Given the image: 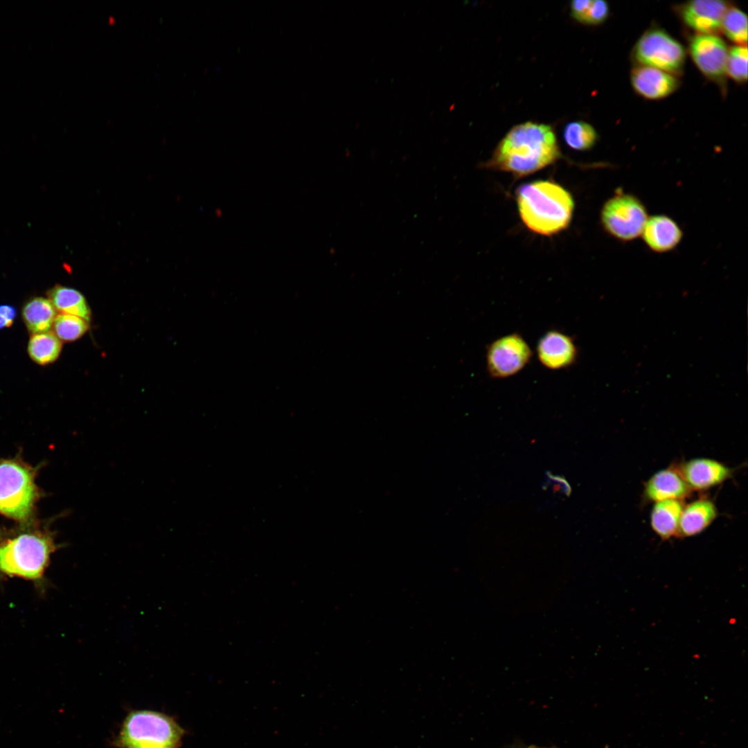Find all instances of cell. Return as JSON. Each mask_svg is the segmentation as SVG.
Here are the masks:
<instances>
[{
  "instance_id": "7a4b0ae2",
  "label": "cell",
  "mask_w": 748,
  "mask_h": 748,
  "mask_svg": "<svg viewBox=\"0 0 748 748\" xmlns=\"http://www.w3.org/2000/svg\"><path fill=\"white\" fill-rule=\"evenodd\" d=\"M520 217L531 231L551 235L570 223L573 201L570 193L550 181H536L521 186L517 191Z\"/></svg>"
},
{
  "instance_id": "8fae6325",
  "label": "cell",
  "mask_w": 748,
  "mask_h": 748,
  "mask_svg": "<svg viewBox=\"0 0 748 748\" xmlns=\"http://www.w3.org/2000/svg\"><path fill=\"white\" fill-rule=\"evenodd\" d=\"M729 8L724 1L696 0L683 4L679 13L691 28L701 34L713 35L721 30L723 17Z\"/></svg>"
},
{
  "instance_id": "7c38bea8",
  "label": "cell",
  "mask_w": 748,
  "mask_h": 748,
  "mask_svg": "<svg viewBox=\"0 0 748 748\" xmlns=\"http://www.w3.org/2000/svg\"><path fill=\"white\" fill-rule=\"evenodd\" d=\"M537 353L544 366L557 370L573 364L577 358L578 350L570 336L553 330L546 332L539 339Z\"/></svg>"
},
{
  "instance_id": "9c48e42d",
  "label": "cell",
  "mask_w": 748,
  "mask_h": 748,
  "mask_svg": "<svg viewBox=\"0 0 748 748\" xmlns=\"http://www.w3.org/2000/svg\"><path fill=\"white\" fill-rule=\"evenodd\" d=\"M693 491H704L731 479L734 470L716 459L699 457L675 465Z\"/></svg>"
},
{
  "instance_id": "ac0fdd59",
  "label": "cell",
  "mask_w": 748,
  "mask_h": 748,
  "mask_svg": "<svg viewBox=\"0 0 748 748\" xmlns=\"http://www.w3.org/2000/svg\"><path fill=\"white\" fill-rule=\"evenodd\" d=\"M56 310L48 300L42 296L27 301L22 308V319L32 335L50 331L55 319Z\"/></svg>"
},
{
  "instance_id": "52a82bcc",
  "label": "cell",
  "mask_w": 748,
  "mask_h": 748,
  "mask_svg": "<svg viewBox=\"0 0 748 748\" xmlns=\"http://www.w3.org/2000/svg\"><path fill=\"white\" fill-rule=\"evenodd\" d=\"M633 55L643 66L658 69L668 73H679L684 66L686 53L677 40L661 29L645 32L636 44Z\"/></svg>"
},
{
  "instance_id": "ffe728a7",
  "label": "cell",
  "mask_w": 748,
  "mask_h": 748,
  "mask_svg": "<svg viewBox=\"0 0 748 748\" xmlns=\"http://www.w3.org/2000/svg\"><path fill=\"white\" fill-rule=\"evenodd\" d=\"M62 341L53 332L33 334L28 344V353L36 364L45 366L55 362L62 350Z\"/></svg>"
},
{
  "instance_id": "d6986e66",
  "label": "cell",
  "mask_w": 748,
  "mask_h": 748,
  "mask_svg": "<svg viewBox=\"0 0 748 748\" xmlns=\"http://www.w3.org/2000/svg\"><path fill=\"white\" fill-rule=\"evenodd\" d=\"M46 294L56 310L62 314L77 316L89 321L91 310L85 297L77 290L55 285L48 290Z\"/></svg>"
},
{
  "instance_id": "277c9868",
  "label": "cell",
  "mask_w": 748,
  "mask_h": 748,
  "mask_svg": "<svg viewBox=\"0 0 748 748\" xmlns=\"http://www.w3.org/2000/svg\"><path fill=\"white\" fill-rule=\"evenodd\" d=\"M184 729L170 716L152 711L130 713L122 725L120 748H178Z\"/></svg>"
},
{
  "instance_id": "5b68a950",
  "label": "cell",
  "mask_w": 748,
  "mask_h": 748,
  "mask_svg": "<svg viewBox=\"0 0 748 748\" xmlns=\"http://www.w3.org/2000/svg\"><path fill=\"white\" fill-rule=\"evenodd\" d=\"M35 471L17 460H0V513L27 521L39 498Z\"/></svg>"
},
{
  "instance_id": "cb8c5ba5",
  "label": "cell",
  "mask_w": 748,
  "mask_h": 748,
  "mask_svg": "<svg viewBox=\"0 0 748 748\" xmlns=\"http://www.w3.org/2000/svg\"><path fill=\"white\" fill-rule=\"evenodd\" d=\"M721 29L731 41L742 46L747 42V17L745 13L736 8H729L726 11Z\"/></svg>"
},
{
  "instance_id": "9a60e30c",
  "label": "cell",
  "mask_w": 748,
  "mask_h": 748,
  "mask_svg": "<svg viewBox=\"0 0 748 748\" xmlns=\"http://www.w3.org/2000/svg\"><path fill=\"white\" fill-rule=\"evenodd\" d=\"M631 82L636 93L651 100L668 96L673 93L679 85L677 79L670 73L645 66L636 67L632 70Z\"/></svg>"
},
{
  "instance_id": "7402d4cb",
  "label": "cell",
  "mask_w": 748,
  "mask_h": 748,
  "mask_svg": "<svg viewBox=\"0 0 748 748\" xmlns=\"http://www.w3.org/2000/svg\"><path fill=\"white\" fill-rule=\"evenodd\" d=\"M566 143L576 150L591 149L598 139L597 132L588 123L573 121L568 123L563 132Z\"/></svg>"
},
{
  "instance_id": "d4e9b609",
  "label": "cell",
  "mask_w": 748,
  "mask_h": 748,
  "mask_svg": "<svg viewBox=\"0 0 748 748\" xmlns=\"http://www.w3.org/2000/svg\"><path fill=\"white\" fill-rule=\"evenodd\" d=\"M747 46H733L728 51L726 73L736 82L747 79Z\"/></svg>"
},
{
  "instance_id": "484cf974",
  "label": "cell",
  "mask_w": 748,
  "mask_h": 748,
  "mask_svg": "<svg viewBox=\"0 0 748 748\" xmlns=\"http://www.w3.org/2000/svg\"><path fill=\"white\" fill-rule=\"evenodd\" d=\"M17 315V311L11 305H0V330L10 327Z\"/></svg>"
},
{
  "instance_id": "4316f807",
  "label": "cell",
  "mask_w": 748,
  "mask_h": 748,
  "mask_svg": "<svg viewBox=\"0 0 748 748\" xmlns=\"http://www.w3.org/2000/svg\"><path fill=\"white\" fill-rule=\"evenodd\" d=\"M507 748H554V747H538V746H536V745H526V744H523V743H515V744H513V745L509 746Z\"/></svg>"
},
{
  "instance_id": "603a6c76",
  "label": "cell",
  "mask_w": 748,
  "mask_h": 748,
  "mask_svg": "<svg viewBox=\"0 0 748 748\" xmlns=\"http://www.w3.org/2000/svg\"><path fill=\"white\" fill-rule=\"evenodd\" d=\"M53 333L63 341H73L80 338L89 329L88 321L77 316L57 314L53 324Z\"/></svg>"
},
{
  "instance_id": "2e32d148",
  "label": "cell",
  "mask_w": 748,
  "mask_h": 748,
  "mask_svg": "<svg viewBox=\"0 0 748 748\" xmlns=\"http://www.w3.org/2000/svg\"><path fill=\"white\" fill-rule=\"evenodd\" d=\"M718 516L715 503L702 497L684 504L679 526L678 537H690L704 531Z\"/></svg>"
},
{
  "instance_id": "e0dca14e",
  "label": "cell",
  "mask_w": 748,
  "mask_h": 748,
  "mask_svg": "<svg viewBox=\"0 0 748 748\" xmlns=\"http://www.w3.org/2000/svg\"><path fill=\"white\" fill-rule=\"evenodd\" d=\"M684 506L682 500H664L653 503L650 524L652 531L661 540L677 537Z\"/></svg>"
},
{
  "instance_id": "30bf717a",
  "label": "cell",
  "mask_w": 748,
  "mask_h": 748,
  "mask_svg": "<svg viewBox=\"0 0 748 748\" xmlns=\"http://www.w3.org/2000/svg\"><path fill=\"white\" fill-rule=\"evenodd\" d=\"M691 57L709 78L720 82L726 74L728 49L724 42L714 35L700 34L690 42Z\"/></svg>"
},
{
  "instance_id": "4fadbf2b",
  "label": "cell",
  "mask_w": 748,
  "mask_h": 748,
  "mask_svg": "<svg viewBox=\"0 0 748 748\" xmlns=\"http://www.w3.org/2000/svg\"><path fill=\"white\" fill-rule=\"evenodd\" d=\"M693 490L671 465L656 472L644 483L643 497L647 502L682 500L689 497Z\"/></svg>"
},
{
  "instance_id": "3957f363",
  "label": "cell",
  "mask_w": 748,
  "mask_h": 748,
  "mask_svg": "<svg viewBox=\"0 0 748 748\" xmlns=\"http://www.w3.org/2000/svg\"><path fill=\"white\" fill-rule=\"evenodd\" d=\"M48 532L26 531L0 539V573L28 580L39 579L55 551Z\"/></svg>"
},
{
  "instance_id": "5bb4252c",
  "label": "cell",
  "mask_w": 748,
  "mask_h": 748,
  "mask_svg": "<svg viewBox=\"0 0 748 748\" xmlns=\"http://www.w3.org/2000/svg\"><path fill=\"white\" fill-rule=\"evenodd\" d=\"M641 235L650 250L665 253L677 247L682 239L683 232L671 217L657 215L648 217Z\"/></svg>"
},
{
  "instance_id": "44dd1931",
  "label": "cell",
  "mask_w": 748,
  "mask_h": 748,
  "mask_svg": "<svg viewBox=\"0 0 748 748\" xmlns=\"http://www.w3.org/2000/svg\"><path fill=\"white\" fill-rule=\"evenodd\" d=\"M609 6L602 0H575L571 3V14L580 23L598 25L609 15Z\"/></svg>"
},
{
  "instance_id": "8992f818",
  "label": "cell",
  "mask_w": 748,
  "mask_h": 748,
  "mask_svg": "<svg viewBox=\"0 0 748 748\" xmlns=\"http://www.w3.org/2000/svg\"><path fill=\"white\" fill-rule=\"evenodd\" d=\"M648 218L647 210L641 201L621 190L605 202L600 212V221L605 231L623 242L639 237Z\"/></svg>"
},
{
  "instance_id": "ba28073f",
  "label": "cell",
  "mask_w": 748,
  "mask_h": 748,
  "mask_svg": "<svg viewBox=\"0 0 748 748\" xmlns=\"http://www.w3.org/2000/svg\"><path fill=\"white\" fill-rule=\"evenodd\" d=\"M531 356L532 351L528 344L520 335L513 333L505 335L494 341L488 347V371L492 377L512 376L526 366Z\"/></svg>"
},
{
  "instance_id": "6da1fadb",
  "label": "cell",
  "mask_w": 748,
  "mask_h": 748,
  "mask_svg": "<svg viewBox=\"0 0 748 748\" xmlns=\"http://www.w3.org/2000/svg\"><path fill=\"white\" fill-rule=\"evenodd\" d=\"M559 156L556 136L551 127L525 122L510 130L499 143L486 166L523 177L553 163Z\"/></svg>"
}]
</instances>
